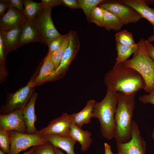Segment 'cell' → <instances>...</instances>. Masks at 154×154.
Instances as JSON below:
<instances>
[{
	"label": "cell",
	"mask_w": 154,
	"mask_h": 154,
	"mask_svg": "<svg viewBox=\"0 0 154 154\" xmlns=\"http://www.w3.org/2000/svg\"><path fill=\"white\" fill-rule=\"evenodd\" d=\"M69 42V37L68 33V35L60 48L51 55H50L56 68L58 67L60 64L65 51L68 45Z\"/></svg>",
	"instance_id": "obj_29"
},
{
	"label": "cell",
	"mask_w": 154,
	"mask_h": 154,
	"mask_svg": "<svg viewBox=\"0 0 154 154\" xmlns=\"http://www.w3.org/2000/svg\"><path fill=\"white\" fill-rule=\"evenodd\" d=\"M118 154H119V153H118Z\"/></svg>",
	"instance_id": "obj_46"
},
{
	"label": "cell",
	"mask_w": 154,
	"mask_h": 154,
	"mask_svg": "<svg viewBox=\"0 0 154 154\" xmlns=\"http://www.w3.org/2000/svg\"><path fill=\"white\" fill-rule=\"evenodd\" d=\"M7 4L9 6L14 8L24 14V0H1Z\"/></svg>",
	"instance_id": "obj_33"
},
{
	"label": "cell",
	"mask_w": 154,
	"mask_h": 154,
	"mask_svg": "<svg viewBox=\"0 0 154 154\" xmlns=\"http://www.w3.org/2000/svg\"><path fill=\"white\" fill-rule=\"evenodd\" d=\"M107 89L115 92L130 94L144 89L145 83L135 70L126 66L124 62L115 64L104 77Z\"/></svg>",
	"instance_id": "obj_1"
},
{
	"label": "cell",
	"mask_w": 154,
	"mask_h": 154,
	"mask_svg": "<svg viewBox=\"0 0 154 154\" xmlns=\"http://www.w3.org/2000/svg\"><path fill=\"white\" fill-rule=\"evenodd\" d=\"M138 100L143 104H150L154 105V90L148 94L139 96Z\"/></svg>",
	"instance_id": "obj_34"
},
{
	"label": "cell",
	"mask_w": 154,
	"mask_h": 154,
	"mask_svg": "<svg viewBox=\"0 0 154 154\" xmlns=\"http://www.w3.org/2000/svg\"><path fill=\"white\" fill-rule=\"evenodd\" d=\"M7 131L11 141L9 154H18L30 147L48 142L43 135L37 133L30 134L13 130Z\"/></svg>",
	"instance_id": "obj_7"
},
{
	"label": "cell",
	"mask_w": 154,
	"mask_h": 154,
	"mask_svg": "<svg viewBox=\"0 0 154 154\" xmlns=\"http://www.w3.org/2000/svg\"><path fill=\"white\" fill-rule=\"evenodd\" d=\"M43 136L53 146L61 149L65 151L67 154H75L74 146L77 142L70 136L56 135Z\"/></svg>",
	"instance_id": "obj_19"
},
{
	"label": "cell",
	"mask_w": 154,
	"mask_h": 154,
	"mask_svg": "<svg viewBox=\"0 0 154 154\" xmlns=\"http://www.w3.org/2000/svg\"><path fill=\"white\" fill-rule=\"evenodd\" d=\"M147 40L149 42H154V34L149 36Z\"/></svg>",
	"instance_id": "obj_42"
},
{
	"label": "cell",
	"mask_w": 154,
	"mask_h": 154,
	"mask_svg": "<svg viewBox=\"0 0 154 154\" xmlns=\"http://www.w3.org/2000/svg\"><path fill=\"white\" fill-rule=\"evenodd\" d=\"M117 93L118 102L114 116V137L117 143H124L129 141L131 138L136 93L127 94L121 92Z\"/></svg>",
	"instance_id": "obj_2"
},
{
	"label": "cell",
	"mask_w": 154,
	"mask_h": 154,
	"mask_svg": "<svg viewBox=\"0 0 154 154\" xmlns=\"http://www.w3.org/2000/svg\"><path fill=\"white\" fill-rule=\"evenodd\" d=\"M145 44L147 53L150 57L154 60V45L147 40H145Z\"/></svg>",
	"instance_id": "obj_37"
},
{
	"label": "cell",
	"mask_w": 154,
	"mask_h": 154,
	"mask_svg": "<svg viewBox=\"0 0 154 154\" xmlns=\"http://www.w3.org/2000/svg\"><path fill=\"white\" fill-rule=\"evenodd\" d=\"M116 42L127 46H134L136 44L133 38L131 33L126 30L119 31L115 34Z\"/></svg>",
	"instance_id": "obj_26"
},
{
	"label": "cell",
	"mask_w": 154,
	"mask_h": 154,
	"mask_svg": "<svg viewBox=\"0 0 154 154\" xmlns=\"http://www.w3.org/2000/svg\"><path fill=\"white\" fill-rule=\"evenodd\" d=\"M34 42L42 43L34 21L27 20L21 26L19 35V48L25 44Z\"/></svg>",
	"instance_id": "obj_14"
},
{
	"label": "cell",
	"mask_w": 154,
	"mask_h": 154,
	"mask_svg": "<svg viewBox=\"0 0 154 154\" xmlns=\"http://www.w3.org/2000/svg\"><path fill=\"white\" fill-rule=\"evenodd\" d=\"M34 77L31 79L27 85L13 93H8L5 103L1 107L0 115H5L23 108L35 93Z\"/></svg>",
	"instance_id": "obj_5"
},
{
	"label": "cell",
	"mask_w": 154,
	"mask_h": 154,
	"mask_svg": "<svg viewBox=\"0 0 154 154\" xmlns=\"http://www.w3.org/2000/svg\"><path fill=\"white\" fill-rule=\"evenodd\" d=\"M151 137L154 140V129H153L152 132Z\"/></svg>",
	"instance_id": "obj_44"
},
{
	"label": "cell",
	"mask_w": 154,
	"mask_h": 154,
	"mask_svg": "<svg viewBox=\"0 0 154 154\" xmlns=\"http://www.w3.org/2000/svg\"><path fill=\"white\" fill-rule=\"evenodd\" d=\"M146 2L148 4H153L154 6V0H146Z\"/></svg>",
	"instance_id": "obj_43"
},
{
	"label": "cell",
	"mask_w": 154,
	"mask_h": 154,
	"mask_svg": "<svg viewBox=\"0 0 154 154\" xmlns=\"http://www.w3.org/2000/svg\"><path fill=\"white\" fill-rule=\"evenodd\" d=\"M62 5L72 9L80 8L78 0H60Z\"/></svg>",
	"instance_id": "obj_36"
},
{
	"label": "cell",
	"mask_w": 154,
	"mask_h": 154,
	"mask_svg": "<svg viewBox=\"0 0 154 154\" xmlns=\"http://www.w3.org/2000/svg\"><path fill=\"white\" fill-rule=\"evenodd\" d=\"M92 134L87 130H84L73 123L70 131V137L78 142L81 145V149L84 152L90 148L93 141Z\"/></svg>",
	"instance_id": "obj_17"
},
{
	"label": "cell",
	"mask_w": 154,
	"mask_h": 154,
	"mask_svg": "<svg viewBox=\"0 0 154 154\" xmlns=\"http://www.w3.org/2000/svg\"><path fill=\"white\" fill-rule=\"evenodd\" d=\"M80 8L82 9L88 21L90 12L94 7L105 1L104 0H78Z\"/></svg>",
	"instance_id": "obj_27"
},
{
	"label": "cell",
	"mask_w": 154,
	"mask_h": 154,
	"mask_svg": "<svg viewBox=\"0 0 154 154\" xmlns=\"http://www.w3.org/2000/svg\"><path fill=\"white\" fill-rule=\"evenodd\" d=\"M96 102L94 100H90L81 111L71 114L73 122L81 128L84 125L90 123L92 118L93 111Z\"/></svg>",
	"instance_id": "obj_20"
},
{
	"label": "cell",
	"mask_w": 154,
	"mask_h": 154,
	"mask_svg": "<svg viewBox=\"0 0 154 154\" xmlns=\"http://www.w3.org/2000/svg\"><path fill=\"white\" fill-rule=\"evenodd\" d=\"M118 100V93L107 89L105 97L101 102H96L93 110L92 117L98 119L102 135L108 140L114 137V116Z\"/></svg>",
	"instance_id": "obj_3"
},
{
	"label": "cell",
	"mask_w": 154,
	"mask_h": 154,
	"mask_svg": "<svg viewBox=\"0 0 154 154\" xmlns=\"http://www.w3.org/2000/svg\"><path fill=\"white\" fill-rule=\"evenodd\" d=\"M145 40L143 38L140 39L139 48L132 58L124 63L126 66L135 69L141 75L145 83L144 90L149 93L154 90V60L147 52Z\"/></svg>",
	"instance_id": "obj_4"
},
{
	"label": "cell",
	"mask_w": 154,
	"mask_h": 154,
	"mask_svg": "<svg viewBox=\"0 0 154 154\" xmlns=\"http://www.w3.org/2000/svg\"><path fill=\"white\" fill-rule=\"evenodd\" d=\"M23 109L7 114L0 115V129L27 133L23 114Z\"/></svg>",
	"instance_id": "obj_12"
},
{
	"label": "cell",
	"mask_w": 154,
	"mask_h": 154,
	"mask_svg": "<svg viewBox=\"0 0 154 154\" xmlns=\"http://www.w3.org/2000/svg\"><path fill=\"white\" fill-rule=\"evenodd\" d=\"M124 4L137 11L143 18L148 21L153 26L154 34V7L149 6L145 0H122Z\"/></svg>",
	"instance_id": "obj_16"
},
{
	"label": "cell",
	"mask_w": 154,
	"mask_h": 154,
	"mask_svg": "<svg viewBox=\"0 0 154 154\" xmlns=\"http://www.w3.org/2000/svg\"><path fill=\"white\" fill-rule=\"evenodd\" d=\"M41 2L44 9L57 5H62L60 0H42Z\"/></svg>",
	"instance_id": "obj_35"
},
{
	"label": "cell",
	"mask_w": 154,
	"mask_h": 154,
	"mask_svg": "<svg viewBox=\"0 0 154 154\" xmlns=\"http://www.w3.org/2000/svg\"><path fill=\"white\" fill-rule=\"evenodd\" d=\"M99 7L114 14L123 25L136 23L143 18L137 11L121 0L104 1Z\"/></svg>",
	"instance_id": "obj_8"
},
{
	"label": "cell",
	"mask_w": 154,
	"mask_h": 154,
	"mask_svg": "<svg viewBox=\"0 0 154 154\" xmlns=\"http://www.w3.org/2000/svg\"><path fill=\"white\" fill-rule=\"evenodd\" d=\"M22 26L9 31H3L7 54L19 48V35Z\"/></svg>",
	"instance_id": "obj_21"
},
{
	"label": "cell",
	"mask_w": 154,
	"mask_h": 154,
	"mask_svg": "<svg viewBox=\"0 0 154 154\" xmlns=\"http://www.w3.org/2000/svg\"><path fill=\"white\" fill-rule=\"evenodd\" d=\"M73 123L71 114L64 113L60 117L51 121L46 127L37 130L36 133L42 135L69 137L71 127Z\"/></svg>",
	"instance_id": "obj_11"
},
{
	"label": "cell",
	"mask_w": 154,
	"mask_h": 154,
	"mask_svg": "<svg viewBox=\"0 0 154 154\" xmlns=\"http://www.w3.org/2000/svg\"><path fill=\"white\" fill-rule=\"evenodd\" d=\"M35 150L32 154H55L53 146L50 143L34 146Z\"/></svg>",
	"instance_id": "obj_32"
},
{
	"label": "cell",
	"mask_w": 154,
	"mask_h": 154,
	"mask_svg": "<svg viewBox=\"0 0 154 154\" xmlns=\"http://www.w3.org/2000/svg\"><path fill=\"white\" fill-rule=\"evenodd\" d=\"M139 46V42L134 46H127L116 42L117 56L115 64L124 62L128 60L131 55L137 50Z\"/></svg>",
	"instance_id": "obj_24"
},
{
	"label": "cell",
	"mask_w": 154,
	"mask_h": 154,
	"mask_svg": "<svg viewBox=\"0 0 154 154\" xmlns=\"http://www.w3.org/2000/svg\"><path fill=\"white\" fill-rule=\"evenodd\" d=\"M53 149L55 154H65L58 148L53 146Z\"/></svg>",
	"instance_id": "obj_40"
},
{
	"label": "cell",
	"mask_w": 154,
	"mask_h": 154,
	"mask_svg": "<svg viewBox=\"0 0 154 154\" xmlns=\"http://www.w3.org/2000/svg\"><path fill=\"white\" fill-rule=\"evenodd\" d=\"M7 54L3 32L0 29V77L2 78H6L9 75L5 65Z\"/></svg>",
	"instance_id": "obj_25"
},
{
	"label": "cell",
	"mask_w": 154,
	"mask_h": 154,
	"mask_svg": "<svg viewBox=\"0 0 154 154\" xmlns=\"http://www.w3.org/2000/svg\"><path fill=\"white\" fill-rule=\"evenodd\" d=\"M26 21L23 13L9 6L5 14L0 18V29L4 31L10 30L22 25Z\"/></svg>",
	"instance_id": "obj_13"
},
{
	"label": "cell",
	"mask_w": 154,
	"mask_h": 154,
	"mask_svg": "<svg viewBox=\"0 0 154 154\" xmlns=\"http://www.w3.org/2000/svg\"><path fill=\"white\" fill-rule=\"evenodd\" d=\"M68 34L69 37L68 45L59 66L48 78L46 82L55 81L63 78L68 71L69 66L79 50L80 43L76 32L70 31Z\"/></svg>",
	"instance_id": "obj_6"
},
{
	"label": "cell",
	"mask_w": 154,
	"mask_h": 154,
	"mask_svg": "<svg viewBox=\"0 0 154 154\" xmlns=\"http://www.w3.org/2000/svg\"><path fill=\"white\" fill-rule=\"evenodd\" d=\"M24 15L27 20L33 21L43 9L42 2H36L31 0H24Z\"/></svg>",
	"instance_id": "obj_22"
},
{
	"label": "cell",
	"mask_w": 154,
	"mask_h": 154,
	"mask_svg": "<svg viewBox=\"0 0 154 154\" xmlns=\"http://www.w3.org/2000/svg\"><path fill=\"white\" fill-rule=\"evenodd\" d=\"M0 154H6V153L3 152L1 150H0Z\"/></svg>",
	"instance_id": "obj_45"
},
{
	"label": "cell",
	"mask_w": 154,
	"mask_h": 154,
	"mask_svg": "<svg viewBox=\"0 0 154 154\" xmlns=\"http://www.w3.org/2000/svg\"><path fill=\"white\" fill-rule=\"evenodd\" d=\"M9 7V6L7 4L0 0V17L4 15L6 13Z\"/></svg>",
	"instance_id": "obj_38"
},
{
	"label": "cell",
	"mask_w": 154,
	"mask_h": 154,
	"mask_svg": "<svg viewBox=\"0 0 154 154\" xmlns=\"http://www.w3.org/2000/svg\"><path fill=\"white\" fill-rule=\"evenodd\" d=\"M41 63V66L38 74L33 81L35 87L42 85L46 82L47 79L56 69L50 55L48 53Z\"/></svg>",
	"instance_id": "obj_18"
},
{
	"label": "cell",
	"mask_w": 154,
	"mask_h": 154,
	"mask_svg": "<svg viewBox=\"0 0 154 154\" xmlns=\"http://www.w3.org/2000/svg\"><path fill=\"white\" fill-rule=\"evenodd\" d=\"M38 97L37 94L35 92L23 109L24 119L27 129V133L28 134H35L37 130L35 125L37 120L35 106Z\"/></svg>",
	"instance_id": "obj_15"
},
{
	"label": "cell",
	"mask_w": 154,
	"mask_h": 154,
	"mask_svg": "<svg viewBox=\"0 0 154 154\" xmlns=\"http://www.w3.org/2000/svg\"><path fill=\"white\" fill-rule=\"evenodd\" d=\"M67 35L68 34L64 35H60L50 41L47 44L48 48V53L51 55L59 50L62 46Z\"/></svg>",
	"instance_id": "obj_28"
},
{
	"label": "cell",
	"mask_w": 154,
	"mask_h": 154,
	"mask_svg": "<svg viewBox=\"0 0 154 154\" xmlns=\"http://www.w3.org/2000/svg\"><path fill=\"white\" fill-rule=\"evenodd\" d=\"M52 8L43 9L34 21L42 43L46 45L50 41L60 35L55 27L52 21L51 16Z\"/></svg>",
	"instance_id": "obj_9"
},
{
	"label": "cell",
	"mask_w": 154,
	"mask_h": 154,
	"mask_svg": "<svg viewBox=\"0 0 154 154\" xmlns=\"http://www.w3.org/2000/svg\"><path fill=\"white\" fill-rule=\"evenodd\" d=\"M116 145L118 153L120 154H146L145 142L134 120H132L130 140L124 143H117Z\"/></svg>",
	"instance_id": "obj_10"
},
{
	"label": "cell",
	"mask_w": 154,
	"mask_h": 154,
	"mask_svg": "<svg viewBox=\"0 0 154 154\" xmlns=\"http://www.w3.org/2000/svg\"><path fill=\"white\" fill-rule=\"evenodd\" d=\"M34 147H33L29 150L27 151H26L21 154H32L34 152Z\"/></svg>",
	"instance_id": "obj_41"
},
{
	"label": "cell",
	"mask_w": 154,
	"mask_h": 154,
	"mask_svg": "<svg viewBox=\"0 0 154 154\" xmlns=\"http://www.w3.org/2000/svg\"><path fill=\"white\" fill-rule=\"evenodd\" d=\"M88 21L94 23L99 27H103V15L100 7L97 6L92 9Z\"/></svg>",
	"instance_id": "obj_30"
},
{
	"label": "cell",
	"mask_w": 154,
	"mask_h": 154,
	"mask_svg": "<svg viewBox=\"0 0 154 154\" xmlns=\"http://www.w3.org/2000/svg\"><path fill=\"white\" fill-rule=\"evenodd\" d=\"M11 141L8 131L0 129V148L1 150L7 154H9Z\"/></svg>",
	"instance_id": "obj_31"
},
{
	"label": "cell",
	"mask_w": 154,
	"mask_h": 154,
	"mask_svg": "<svg viewBox=\"0 0 154 154\" xmlns=\"http://www.w3.org/2000/svg\"><path fill=\"white\" fill-rule=\"evenodd\" d=\"M101 8L103 15V27L108 31L111 30L119 31L123 26L121 21L113 13Z\"/></svg>",
	"instance_id": "obj_23"
},
{
	"label": "cell",
	"mask_w": 154,
	"mask_h": 154,
	"mask_svg": "<svg viewBox=\"0 0 154 154\" xmlns=\"http://www.w3.org/2000/svg\"><path fill=\"white\" fill-rule=\"evenodd\" d=\"M105 154H114L112 152L110 145L107 143H104Z\"/></svg>",
	"instance_id": "obj_39"
}]
</instances>
